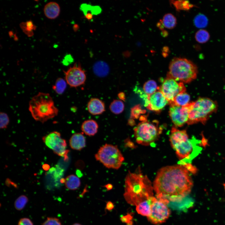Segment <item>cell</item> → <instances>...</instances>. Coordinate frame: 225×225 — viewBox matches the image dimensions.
<instances>
[{"mask_svg": "<svg viewBox=\"0 0 225 225\" xmlns=\"http://www.w3.org/2000/svg\"><path fill=\"white\" fill-rule=\"evenodd\" d=\"M28 197L25 195H22L19 197L15 200L14 207L18 210H21L25 207L28 201Z\"/></svg>", "mask_w": 225, "mask_h": 225, "instance_id": "cell-29", "label": "cell"}, {"mask_svg": "<svg viewBox=\"0 0 225 225\" xmlns=\"http://www.w3.org/2000/svg\"><path fill=\"white\" fill-rule=\"evenodd\" d=\"M98 126L97 122L93 119H88L84 121L81 125L82 132L89 136L95 135L97 132Z\"/></svg>", "mask_w": 225, "mask_h": 225, "instance_id": "cell-18", "label": "cell"}, {"mask_svg": "<svg viewBox=\"0 0 225 225\" xmlns=\"http://www.w3.org/2000/svg\"><path fill=\"white\" fill-rule=\"evenodd\" d=\"M171 3L177 10H188L193 7V5L188 1L184 0L172 1Z\"/></svg>", "mask_w": 225, "mask_h": 225, "instance_id": "cell-27", "label": "cell"}, {"mask_svg": "<svg viewBox=\"0 0 225 225\" xmlns=\"http://www.w3.org/2000/svg\"><path fill=\"white\" fill-rule=\"evenodd\" d=\"M143 88L148 97L160 89L156 82L152 80H149L145 82L143 85Z\"/></svg>", "mask_w": 225, "mask_h": 225, "instance_id": "cell-24", "label": "cell"}, {"mask_svg": "<svg viewBox=\"0 0 225 225\" xmlns=\"http://www.w3.org/2000/svg\"><path fill=\"white\" fill-rule=\"evenodd\" d=\"M64 183L68 189L72 190L77 189L81 185L80 179L77 176L73 174L68 176L65 179Z\"/></svg>", "mask_w": 225, "mask_h": 225, "instance_id": "cell-21", "label": "cell"}, {"mask_svg": "<svg viewBox=\"0 0 225 225\" xmlns=\"http://www.w3.org/2000/svg\"><path fill=\"white\" fill-rule=\"evenodd\" d=\"M114 207L113 203L111 201H108L106 202L105 210L110 211L112 210Z\"/></svg>", "mask_w": 225, "mask_h": 225, "instance_id": "cell-37", "label": "cell"}, {"mask_svg": "<svg viewBox=\"0 0 225 225\" xmlns=\"http://www.w3.org/2000/svg\"><path fill=\"white\" fill-rule=\"evenodd\" d=\"M109 108L110 111L112 113L115 114H119L123 112L125 106L122 101L116 99L111 102Z\"/></svg>", "mask_w": 225, "mask_h": 225, "instance_id": "cell-25", "label": "cell"}, {"mask_svg": "<svg viewBox=\"0 0 225 225\" xmlns=\"http://www.w3.org/2000/svg\"><path fill=\"white\" fill-rule=\"evenodd\" d=\"M67 83L71 87L76 88L83 85L86 79L85 72L79 64H75L66 71H64Z\"/></svg>", "mask_w": 225, "mask_h": 225, "instance_id": "cell-13", "label": "cell"}, {"mask_svg": "<svg viewBox=\"0 0 225 225\" xmlns=\"http://www.w3.org/2000/svg\"><path fill=\"white\" fill-rule=\"evenodd\" d=\"M171 145L183 166L191 163L192 159L201 152L202 141L195 138H189L185 130H179L175 127L171 130L170 137Z\"/></svg>", "mask_w": 225, "mask_h": 225, "instance_id": "cell-2", "label": "cell"}, {"mask_svg": "<svg viewBox=\"0 0 225 225\" xmlns=\"http://www.w3.org/2000/svg\"><path fill=\"white\" fill-rule=\"evenodd\" d=\"M169 202L156 198L151 205L150 214L147 217L148 220L155 224L165 222L171 213L170 210L167 205Z\"/></svg>", "mask_w": 225, "mask_h": 225, "instance_id": "cell-10", "label": "cell"}, {"mask_svg": "<svg viewBox=\"0 0 225 225\" xmlns=\"http://www.w3.org/2000/svg\"><path fill=\"white\" fill-rule=\"evenodd\" d=\"M131 218V217L130 215H127L121 217L120 219L122 222L127 223L128 224L130 222V220Z\"/></svg>", "mask_w": 225, "mask_h": 225, "instance_id": "cell-36", "label": "cell"}, {"mask_svg": "<svg viewBox=\"0 0 225 225\" xmlns=\"http://www.w3.org/2000/svg\"><path fill=\"white\" fill-rule=\"evenodd\" d=\"M9 122V119L7 113L1 112L0 113V128L1 129L7 128Z\"/></svg>", "mask_w": 225, "mask_h": 225, "instance_id": "cell-31", "label": "cell"}, {"mask_svg": "<svg viewBox=\"0 0 225 225\" xmlns=\"http://www.w3.org/2000/svg\"><path fill=\"white\" fill-rule=\"evenodd\" d=\"M210 38V35L208 32L204 29L198 31L195 34V38L199 43H203L208 41Z\"/></svg>", "mask_w": 225, "mask_h": 225, "instance_id": "cell-28", "label": "cell"}, {"mask_svg": "<svg viewBox=\"0 0 225 225\" xmlns=\"http://www.w3.org/2000/svg\"><path fill=\"white\" fill-rule=\"evenodd\" d=\"M153 185L157 198L180 202L190 192L193 182L188 170L178 165L161 168Z\"/></svg>", "mask_w": 225, "mask_h": 225, "instance_id": "cell-1", "label": "cell"}, {"mask_svg": "<svg viewBox=\"0 0 225 225\" xmlns=\"http://www.w3.org/2000/svg\"><path fill=\"white\" fill-rule=\"evenodd\" d=\"M156 199V198L153 196L139 204L136 206L137 212L141 215L148 217L150 213L151 205Z\"/></svg>", "mask_w": 225, "mask_h": 225, "instance_id": "cell-19", "label": "cell"}, {"mask_svg": "<svg viewBox=\"0 0 225 225\" xmlns=\"http://www.w3.org/2000/svg\"><path fill=\"white\" fill-rule=\"evenodd\" d=\"M42 140L45 145L52 150L54 153L64 158L65 160H68L69 151L67 149L66 140L61 138L59 132H52L43 137Z\"/></svg>", "mask_w": 225, "mask_h": 225, "instance_id": "cell-9", "label": "cell"}, {"mask_svg": "<svg viewBox=\"0 0 225 225\" xmlns=\"http://www.w3.org/2000/svg\"><path fill=\"white\" fill-rule=\"evenodd\" d=\"M95 158L108 168L118 169L124 161V158L117 146L106 144L100 148Z\"/></svg>", "mask_w": 225, "mask_h": 225, "instance_id": "cell-7", "label": "cell"}, {"mask_svg": "<svg viewBox=\"0 0 225 225\" xmlns=\"http://www.w3.org/2000/svg\"><path fill=\"white\" fill-rule=\"evenodd\" d=\"M153 190L150 180L142 173L129 172L125 178L123 196L131 205L136 206L153 196Z\"/></svg>", "mask_w": 225, "mask_h": 225, "instance_id": "cell-3", "label": "cell"}, {"mask_svg": "<svg viewBox=\"0 0 225 225\" xmlns=\"http://www.w3.org/2000/svg\"><path fill=\"white\" fill-rule=\"evenodd\" d=\"M194 22L197 27H203L207 25V19L204 16L202 15H199L196 17L194 20Z\"/></svg>", "mask_w": 225, "mask_h": 225, "instance_id": "cell-30", "label": "cell"}, {"mask_svg": "<svg viewBox=\"0 0 225 225\" xmlns=\"http://www.w3.org/2000/svg\"><path fill=\"white\" fill-rule=\"evenodd\" d=\"M92 69L95 74L100 78L106 77L110 71L109 67L107 63L102 61L96 62L93 65Z\"/></svg>", "mask_w": 225, "mask_h": 225, "instance_id": "cell-20", "label": "cell"}, {"mask_svg": "<svg viewBox=\"0 0 225 225\" xmlns=\"http://www.w3.org/2000/svg\"><path fill=\"white\" fill-rule=\"evenodd\" d=\"M106 188L108 190H110L112 188V185L108 184L106 186Z\"/></svg>", "mask_w": 225, "mask_h": 225, "instance_id": "cell-39", "label": "cell"}, {"mask_svg": "<svg viewBox=\"0 0 225 225\" xmlns=\"http://www.w3.org/2000/svg\"><path fill=\"white\" fill-rule=\"evenodd\" d=\"M190 97L186 92L178 94L174 98L173 102L170 105H175L179 106H184L189 103Z\"/></svg>", "mask_w": 225, "mask_h": 225, "instance_id": "cell-22", "label": "cell"}, {"mask_svg": "<svg viewBox=\"0 0 225 225\" xmlns=\"http://www.w3.org/2000/svg\"><path fill=\"white\" fill-rule=\"evenodd\" d=\"M72 225H82L81 224H80L79 223H74Z\"/></svg>", "mask_w": 225, "mask_h": 225, "instance_id": "cell-40", "label": "cell"}, {"mask_svg": "<svg viewBox=\"0 0 225 225\" xmlns=\"http://www.w3.org/2000/svg\"><path fill=\"white\" fill-rule=\"evenodd\" d=\"M224 188H225V183L224 184Z\"/></svg>", "mask_w": 225, "mask_h": 225, "instance_id": "cell-41", "label": "cell"}, {"mask_svg": "<svg viewBox=\"0 0 225 225\" xmlns=\"http://www.w3.org/2000/svg\"><path fill=\"white\" fill-rule=\"evenodd\" d=\"M87 108L89 112L93 115L101 114L105 110L104 102L96 98L90 100L88 103Z\"/></svg>", "mask_w": 225, "mask_h": 225, "instance_id": "cell-15", "label": "cell"}, {"mask_svg": "<svg viewBox=\"0 0 225 225\" xmlns=\"http://www.w3.org/2000/svg\"><path fill=\"white\" fill-rule=\"evenodd\" d=\"M160 130L152 122L142 120L134 129L137 142L142 145H148L154 142L160 133Z\"/></svg>", "mask_w": 225, "mask_h": 225, "instance_id": "cell-8", "label": "cell"}, {"mask_svg": "<svg viewBox=\"0 0 225 225\" xmlns=\"http://www.w3.org/2000/svg\"><path fill=\"white\" fill-rule=\"evenodd\" d=\"M198 73V67L192 61L184 58H174L170 62L167 78L189 83L196 78Z\"/></svg>", "mask_w": 225, "mask_h": 225, "instance_id": "cell-5", "label": "cell"}, {"mask_svg": "<svg viewBox=\"0 0 225 225\" xmlns=\"http://www.w3.org/2000/svg\"><path fill=\"white\" fill-rule=\"evenodd\" d=\"M139 106L137 105L132 108L131 111V118H137L141 113L144 112Z\"/></svg>", "mask_w": 225, "mask_h": 225, "instance_id": "cell-32", "label": "cell"}, {"mask_svg": "<svg viewBox=\"0 0 225 225\" xmlns=\"http://www.w3.org/2000/svg\"><path fill=\"white\" fill-rule=\"evenodd\" d=\"M168 103L162 92L158 90L147 97L145 101V106L148 110L158 112H160Z\"/></svg>", "mask_w": 225, "mask_h": 225, "instance_id": "cell-14", "label": "cell"}, {"mask_svg": "<svg viewBox=\"0 0 225 225\" xmlns=\"http://www.w3.org/2000/svg\"><path fill=\"white\" fill-rule=\"evenodd\" d=\"M218 108V104L216 101L208 98H198L193 102L187 124L192 125L201 122L205 124L210 116L216 112Z\"/></svg>", "mask_w": 225, "mask_h": 225, "instance_id": "cell-6", "label": "cell"}, {"mask_svg": "<svg viewBox=\"0 0 225 225\" xmlns=\"http://www.w3.org/2000/svg\"><path fill=\"white\" fill-rule=\"evenodd\" d=\"M28 110L36 121L42 123L56 116L58 109L48 93L39 92L30 100Z\"/></svg>", "mask_w": 225, "mask_h": 225, "instance_id": "cell-4", "label": "cell"}, {"mask_svg": "<svg viewBox=\"0 0 225 225\" xmlns=\"http://www.w3.org/2000/svg\"><path fill=\"white\" fill-rule=\"evenodd\" d=\"M69 143L71 148L75 150H80L86 146V139L82 133H76L71 137Z\"/></svg>", "mask_w": 225, "mask_h": 225, "instance_id": "cell-16", "label": "cell"}, {"mask_svg": "<svg viewBox=\"0 0 225 225\" xmlns=\"http://www.w3.org/2000/svg\"><path fill=\"white\" fill-rule=\"evenodd\" d=\"M45 16L48 18L54 19L57 18L60 13V7L58 3L52 2L47 3L43 9Z\"/></svg>", "mask_w": 225, "mask_h": 225, "instance_id": "cell-17", "label": "cell"}, {"mask_svg": "<svg viewBox=\"0 0 225 225\" xmlns=\"http://www.w3.org/2000/svg\"><path fill=\"white\" fill-rule=\"evenodd\" d=\"M183 166L186 168L189 172L195 174L197 172L198 169L191 163L187 164Z\"/></svg>", "mask_w": 225, "mask_h": 225, "instance_id": "cell-35", "label": "cell"}, {"mask_svg": "<svg viewBox=\"0 0 225 225\" xmlns=\"http://www.w3.org/2000/svg\"><path fill=\"white\" fill-rule=\"evenodd\" d=\"M193 105V102H190L184 106L175 105H170L169 113L170 118L175 126L181 127L187 123L189 112Z\"/></svg>", "mask_w": 225, "mask_h": 225, "instance_id": "cell-12", "label": "cell"}, {"mask_svg": "<svg viewBox=\"0 0 225 225\" xmlns=\"http://www.w3.org/2000/svg\"><path fill=\"white\" fill-rule=\"evenodd\" d=\"M67 84L65 79L59 78L56 79L54 84L52 86V88L57 94H62L66 89Z\"/></svg>", "mask_w": 225, "mask_h": 225, "instance_id": "cell-26", "label": "cell"}, {"mask_svg": "<svg viewBox=\"0 0 225 225\" xmlns=\"http://www.w3.org/2000/svg\"><path fill=\"white\" fill-rule=\"evenodd\" d=\"M160 90L170 104L173 102L176 96L186 92V89L183 82L177 81L172 78H166L163 81Z\"/></svg>", "mask_w": 225, "mask_h": 225, "instance_id": "cell-11", "label": "cell"}, {"mask_svg": "<svg viewBox=\"0 0 225 225\" xmlns=\"http://www.w3.org/2000/svg\"><path fill=\"white\" fill-rule=\"evenodd\" d=\"M18 225H33L32 221L27 218H22L19 221Z\"/></svg>", "mask_w": 225, "mask_h": 225, "instance_id": "cell-34", "label": "cell"}, {"mask_svg": "<svg viewBox=\"0 0 225 225\" xmlns=\"http://www.w3.org/2000/svg\"><path fill=\"white\" fill-rule=\"evenodd\" d=\"M118 96L121 100L124 101L125 100V93L122 92H121L118 94Z\"/></svg>", "mask_w": 225, "mask_h": 225, "instance_id": "cell-38", "label": "cell"}, {"mask_svg": "<svg viewBox=\"0 0 225 225\" xmlns=\"http://www.w3.org/2000/svg\"><path fill=\"white\" fill-rule=\"evenodd\" d=\"M161 21L164 27L168 29L174 28L177 23L176 18L171 13L166 14L163 16Z\"/></svg>", "mask_w": 225, "mask_h": 225, "instance_id": "cell-23", "label": "cell"}, {"mask_svg": "<svg viewBox=\"0 0 225 225\" xmlns=\"http://www.w3.org/2000/svg\"><path fill=\"white\" fill-rule=\"evenodd\" d=\"M42 225H62L60 220L56 218L48 217Z\"/></svg>", "mask_w": 225, "mask_h": 225, "instance_id": "cell-33", "label": "cell"}]
</instances>
